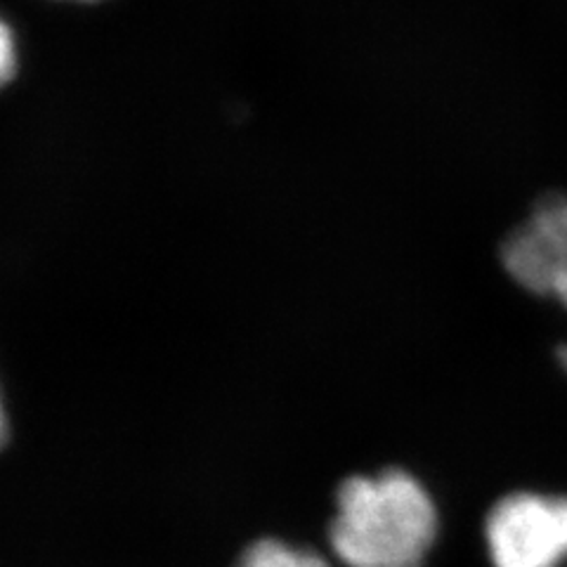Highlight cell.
Masks as SVG:
<instances>
[{"mask_svg":"<svg viewBox=\"0 0 567 567\" xmlns=\"http://www.w3.org/2000/svg\"><path fill=\"white\" fill-rule=\"evenodd\" d=\"M506 272L520 287L567 308V197L548 194L502 246Z\"/></svg>","mask_w":567,"mask_h":567,"instance_id":"cell-3","label":"cell"},{"mask_svg":"<svg viewBox=\"0 0 567 567\" xmlns=\"http://www.w3.org/2000/svg\"><path fill=\"white\" fill-rule=\"evenodd\" d=\"M437 535V511L412 473L352 475L336 492L329 546L346 567H423Z\"/></svg>","mask_w":567,"mask_h":567,"instance_id":"cell-1","label":"cell"},{"mask_svg":"<svg viewBox=\"0 0 567 567\" xmlns=\"http://www.w3.org/2000/svg\"><path fill=\"white\" fill-rule=\"evenodd\" d=\"M494 567H560L567 558V496L508 494L485 523Z\"/></svg>","mask_w":567,"mask_h":567,"instance_id":"cell-2","label":"cell"},{"mask_svg":"<svg viewBox=\"0 0 567 567\" xmlns=\"http://www.w3.org/2000/svg\"><path fill=\"white\" fill-rule=\"evenodd\" d=\"M10 440H12V419H10V410L6 402L3 383H0V454L10 447Z\"/></svg>","mask_w":567,"mask_h":567,"instance_id":"cell-6","label":"cell"},{"mask_svg":"<svg viewBox=\"0 0 567 567\" xmlns=\"http://www.w3.org/2000/svg\"><path fill=\"white\" fill-rule=\"evenodd\" d=\"M556 358H558V362L563 364V369L567 371V346H560V348H558V354H556Z\"/></svg>","mask_w":567,"mask_h":567,"instance_id":"cell-7","label":"cell"},{"mask_svg":"<svg viewBox=\"0 0 567 567\" xmlns=\"http://www.w3.org/2000/svg\"><path fill=\"white\" fill-rule=\"evenodd\" d=\"M17 69V48L12 31L0 20V85H6Z\"/></svg>","mask_w":567,"mask_h":567,"instance_id":"cell-5","label":"cell"},{"mask_svg":"<svg viewBox=\"0 0 567 567\" xmlns=\"http://www.w3.org/2000/svg\"><path fill=\"white\" fill-rule=\"evenodd\" d=\"M233 567H331V563L308 546L279 537H258L241 548Z\"/></svg>","mask_w":567,"mask_h":567,"instance_id":"cell-4","label":"cell"}]
</instances>
